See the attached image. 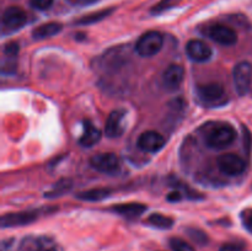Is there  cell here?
<instances>
[{
    "label": "cell",
    "instance_id": "603a6c76",
    "mask_svg": "<svg viewBox=\"0 0 252 251\" xmlns=\"http://www.w3.org/2000/svg\"><path fill=\"white\" fill-rule=\"evenodd\" d=\"M189 235L191 236L192 240H194L196 243L201 244V245H204L206 243H208V238H207L206 234L203 231L198 230V229H189L187 230Z\"/></svg>",
    "mask_w": 252,
    "mask_h": 251
},
{
    "label": "cell",
    "instance_id": "4316f807",
    "mask_svg": "<svg viewBox=\"0 0 252 251\" xmlns=\"http://www.w3.org/2000/svg\"><path fill=\"white\" fill-rule=\"evenodd\" d=\"M166 199H167V201H169V202H171V203H175V202L181 201V199H182L181 192H180V191H172V192H170V193L167 194Z\"/></svg>",
    "mask_w": 252,
    "mask_h": 251
},
{
    "label": "cell",
    "instance_id": "f546056e",
    "mask_svg": "<svg viewBox=\"0 0 252 251\" xmlns=\"http://www.w3.org/2000/svg\"><path fill=\"white\" fill-rule=\"evenodd\" d=\"M37 251H57V250L52 245L47 244V245H39L38 250Z\"/></svg>",
    "mask_w": 252,
    "mask_h": 251
},
{
    "label": "cell",
    "instance_id": "7a4b0ae2",
    "mask_svg": "<svg viewBox=\"0 0 252 251\" xmlns=\"http://www.w3.org/2000/svg\"><path fill=\"white\" fill-rule=\"evenodd\" d=\"M164 44V37L158 31H149L143 34L135 44V52L140 57H153L160 52Z\"/></svg>",
    "mask_w": 252,
    "mask_h": 251
},
{
    "label": "cell",
    "instance_id": "44dd1931",
    "mask_svg": "<svg viewBox=\"0 0 252 251\" xmlns=\"http://www.w3.org/2000/svg\"><path fill=\"white\" fill-rule=\"evenodd\" d=\"M170 246H171L172 251H194V249L187 241L179 238H172L170 240Z\"/></svg>",
    "mask_w": 252,
    "mask_h": 251
},
{
    "label": "cell",
    "instance_id": "484cf974",
    "mask_svg": "<svg viewBox=\"0 0 252 251\" xmlns=\"http://www.w3.org/2000/svg\"><path fill=\"white\" fill-rule=\"evenodd\" d=\"M219 251H245L244 246L239 245V244H224Z\"/></svg>",
    "mask_w": 252,
    "mask_h": 251
},
{
    "label": "cell",
    "instance_id": "e0dca14e",
    "mask_svg": "<svg viewBox=\"0 0 252 251\" xmlns=\"http://www.w3.org/2000/svg\"><path fill=\"white\" fill-rule=\"evenodd\" d=\"M111 193H112V189L106 188V187H100V188H91L86 189V191L79 192V193L76 194V198L81 199V201L97 202L110 197Z\"/></svg>",
    "mask_w": 252,
    "mask_h": 251
},
{
    "label": "cell",
    "instance_id": "d6986e66",
    "mask_svg": "<svg viewBox=\"0 0 252 251\" xmlns=\"http://www.w3.org/2000/svg\"><path fill=\"white\" fill-rule=\"evenodd\" d=\"M148 223L152 226H155L158 229H170L174 225V220L170 217L164 216L160 213H153L148 218Z\"/></svg>",
    "mask_w": 252,
    "mask_h": 251
},
{
    "label": "cell",
    "instance_id": "5bb4252c",
    "mask_svg": "<svg viewBox=\"0 0 252 251\" xmlns=\"http://www.w3.org/2000/svg\"><path fill=\"white\" fill-rule=\"evenodd\" d=\"M84 125V132L83 135L79 139V144L84 148H90L95 145L96 143L100 140L101 132L91 123V121L85 120L83 122Z\"/></svg>",
    "mask_w": 252,
    "mask_h": 251
},
{
    "label": "cell",
    "instance_id": "8fae6325",
    "mask_svg": "<svg viewBox=\"0 0 252 251\" xmlns=\"http://www.w3.org/2000/svg\"><path fill=\"white\" fill-rule=\"evenodd\" d=\"M199 100L203 103H218L224 97V89L218 83H208L199 85L197 89Z\"/></svg>",
    "mask_w": 252,
    "mask_h": 251
},
{
    "label": "cell",
    "instance_id": "5b68a950",
    "mask_svg": "<svg viewBox=\"0 0 252 251\" xmlns=\"http://www.w3.org/2000/svg\"><path fill=\"white\" fill-rule=\"evenodd\" d=\"M90 165L96 171L107 175H113L120 170V160L112 153H100L94 155L90 159Z\"/></svg>",
    "mask_w": 252,
    "mask_h": 251
},
{
    "label": "cell",
    "instance_id": "83f0119b",
    "mask_svg": "<svg viewBox=\"0 0 252 251\" xmlns=\"http://www.w3.org/2000/svg\"><path fill=\"white\" fill-rule=\"evenodd\" d=\"M71 4H76V5H89V4H94L97 0H69Z\"/></svg>",
    "mask_w": 252,
    "mask_h": 251
},
{
    "label": "cell",
    "instance_id": "3957f363",
    "mask_svg": "<svg viewBox=\"0 0 252 251\" xmlns=\"http://www.w3.org/2000/svg\"><path fill=\"white\" fill-rule=\"evenodd\" d=\"M234 85L236 93L240 96L246 95L250 90L252 80V65L249 62H240L234 66Z\"/></svg>",
    "mask_w": 252,
    "mask_h": 251
},
{
    "label": "cell",
    "instance_id": "7402d4cb",
    "mask_svg": "<svg viewBox=\"0 0 252 251\" xmlns=\"http://www.w3.org/2000/svg\"><path fill=\"white\" fill-rule=\"evenodd\" d=\"M179 2H180V0H161V1L158 2V4L153 7L152 12L153 14H160V12L166 11V10L176 6Z\"/></svg>",
    "mask_w": 252,
    "mask_h": 251
},
{
    "label": "cell",
    "instance_id": "9c48e42d",
    "mask_svg": "<svg viewBox=\"0 0 252 251\" xmlns=\"http://www.w3.org/2000/svg\"><path fill=\"white\" fill-rule=\"evenodd\" d=\"M137 144L143 152L157 153L165 145V138L155 130H147L140 134Z\"/></svg>",
    "mask_w": 252,
    "mask_h": 251
},
{
    "label": "cell",
    "instance_id": "6da1fadb",
    "mask_svg": "<svg viewBox=\"0 0 252 251\" xmlns=\"http://www.w3.org/2000/svg\"><path fill=\"white\" fill-rule=\"evenodd\" d=\"M236 132L231 126H219V127L213 128L207 135L206 143L209 148L216 150L228 148L231 143L235 140Z\"/></svg>",
    "mask_w": 252,
    "mask_h": 251
},
{
    "label": "cell",
    "instance_id": "ac0fdd59",
    "mask_svg": "<svg viewBox=\"0 0 252 251\" xmlns=\"http://www.w3.org/2000/svg\"><path fill=\"white\" fill-rule=\"evenodd\" d=\"M112 12H113V9H103V10H100V11H95L93 12V14H89V15H85V16L80 17L79 20H76L75 24L76 25L96 24V22L102 21L103 19L110 16Z\"/></svg>",
    "mask_w": 252,
    "mask_h": 251
},
{
    "label": "cell",
    "instance_id": "52a82bcc",
    "mask_svg": "<svg viewBox=\"0 0 252 251\" xmlns=\"http://www.w3.org/2000/svg\"><path fill=\"white\" fill-rule=\"evenodd\" d=\"M39 217V209L36 211H25L19 213H7L1 217V226L2 228H11V226L27 225L32 221L37 220Z\"/></svg>",
    "mask_w": 252,
    "mask_h": 251
},
{
    "label": "cell",
    "instance_id": "7c38bea8",
    "mask_svg": "<svg viewBox=\"0 0 252 251\" xmlns=\"http://www.w3.org/2000/svg\"><path fill=\"white\" fill-rule=\"evenodd\" d=\"M185 78L184 66L179 64H171L162 73V84L170 91H175L180 88Z\"/></svg>",
    "mask_w": 252,
    "mask_h": 251
},
{
    "label": "cell",
    "instance_id": "f1b7e54d",
    "mask_svg": "<svg viewBox=\"0 0 252 251\" xmlns=\"http://www.w3.org/2000/svg\"><path fill=\"white\" fill-rule=\"evenodd\" d=\"M245 226H246V229H248L249 231H251V233H252V212L250 214H248V217H246Z\"/></svg>",
    "mask_w": 252,
    "mask_h": 251
},
{
    "label": "cell",
    "instance_id": "8992f818",
    "mask_svg": "<svg viewBox=\"0 0 252 251\" xmlns=\"http://www.w3.org/2000/svg\"><path fill=\"white\" fill-rule=\"evenodd\" d=\"M27 21L26 12L17 6H10L2 14V27L9 32L21 29Z\"/></svg>",
    "mask_w": 252,
    "mask_h": 251
},
{
    "label": "cell",
    "instance_id": "2e32d148",
    "mask_svg": "<svg viewBox=\"0 0 252 251\" xmlns=\"http://www.w3.org/2000/svg\"><path fill=\"white\" fill-rule=\"evenodd\" d=\"M62 29H63V26L59 22H47V24L36 27L32 31V37L34 39H46L58 34L62 31Z\"/></svg>",
    "mask_w": 252,
    "mask_h": 251
},
{
    "label": "cell",
    "instance_id": "ba28073f",
    "mask_svg": "<svg viewBox=\"0 0 252 251\" xmlns=\"http://www.w3.org/2000/svg\"><path fill=\"white\" fill-rule=\"evenodd\" d=\"M208 36L221 46H233L238 42L236 32L225 25L217 24L208 29Z\"/></svg>",
    "mask_w": 252,
    "mask_h": 251
},
{
    "label": "cell",
    "instance_id": "d4e9b609",
    "mask_svg": "<svg viewBox=\"0 0 252 251\" xmlns=\"http://www.w3.org/2000/svg\"><path fill=\"white\" fill-rule=\"evenodd\" d=\"M17 52H19V46L16 43H7L4 48V53L6 57H16Z\"/></svg>",
    "mask_w": 252,
    "mask_h": 251
},
{
    "label": "cell",
    "instance_id": "9a60e30c",
    "mask_svg": "<svg viewBox=\"0 0 252 251\" xmlns=\"http://www.w3.org/2000/svg\"><path fill=\"white\" fill-rule=\"evenodd\" d=\"M111 211L115 213L121 214V216L129 217V218H135L139 217L147 211V207L142 203H125V204H116L111 208Z\"/></svg>",
    "mask_w": 252,
    "mask_h": 251
},
{
    "label": "cell",
    "instance_id": "ffe728a7",
    "mask_svg": "<svg viewBox=\"0 0 252 251\" xmlns=\"http://www.w3.org/2000/svg\"><path fill=\"white\" fill-rule=\"evenodd\" d=\"M70 188H71L70 180L63 179V180H61L59 182H57L51 191L46 192V197L47 198H54V197L63 196V194L65 193V192H68Z\"/></svg>",
    "mask_w": 252,
    "mask_h": 251
},
{
    "label": "cell",
    "instance_id": "cb8c5ba5",
    "mask_svg": "<svg viewBox=\"0 0 252 251\" xmlns=\"http://www.w3.org/2000/svg\"><path fill=\"white\" fill-rule=\"evenodd\" d=\"M30 4L33 9L37 10H47L52 6L53 0H30Z\"/></svg>",
    "mask_w": 252,
    "mask_h": 251
},
{
    "label": "cell",
    "instance_id": "277c9868",
    "mask_svg": "<svg viewBox=\"0 0 252 251\" xmlns=\"http://www.w3.org/2000/svg\"><path fill=\"white\" fill-rule=\"evenodd\" d=\"M217 165L223 174L229 175V176H238L246 170L245 160L233 153L220 155L217 159Z\"/></svg>",
    "mask_w": 252,
    "mask_h": 251
},
{
    "label": "cell",
    "instance_id": "4fadbf2b",
    "mask_svg": "<svg viewBox=\"0 0 252 251\" xmlns=\"http://www.w3.org/2000/svg\"><path fill=\"white\" fill-rule=\"evenodd\" d=\"M186 53L192 61L203 63L211 59L212 49L199 39H191L186 44Z\"/></svg>",
    "mask_w": 252,
    "mask_h": 251
},
{
    "label": "cell",
    "instance_id": "30bf717a",
    "mask_svg": "<svg viewBox=\"0 0 252 251\" xmlns=\"http://www.w3.org/2000/svg\"><path fill=\"white\" fill-rule=\"evenodd\" d=\"M126 112L123 110H115L108 115L106 121L105 132L110 138H118L123 134L126 129L125 125Z\"/></svg>",
    "mask_w": 252,
    "mask_h": 251
}]
</instances>
